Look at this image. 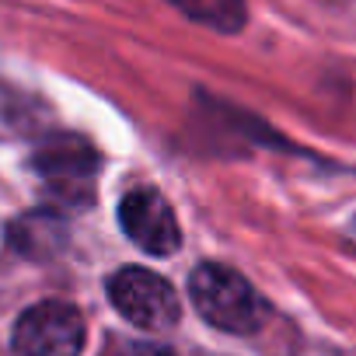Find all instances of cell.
<instances>
[{"instance_id":"1","label":"cell","mask_w":356,"mask_h":356,"mask_svg":"<svg viewBox=\"0 0 356 356\" xmlns=\"http://www.w3.org/2000/svg\"><path fill=\"white\" fill-rule=\"evenodd\" d=\"M189 293L200 318L231 335H248L266 318V304L255 293V286L241 273L220 262L196 266V273L189 276Z\"/></svg>"},{"instance_id":"2","label":"cell","mask_w":356,"mask_h":356,"mask_svg":"<svg viewBox=\"0 0 356 356\" xmlns=\"http://www.w3.org/2000/svg\"><path fill=\"white\" fill-rule=\"evenodd\" d=\"M108 300L112 307L143 332H161L178 321V297L171 283L143 266H122L108 280Z\"/></svg>"},{"instance_id":"3","label":"cell","mask_w":356,"mask_h":356,"mask_svg":"<svg viewBox=\"0 0 356 356\" xmlns=\"http://www.w3.org/2000/svg\"><path fill=\"white\" fill-rule=\"evenodd\" d=\"M84 318L67 300H42L29 307L15 325L18 356H81Z\"/></svg>"},{"instance_id":"4","label":"cell","mask_w":356,"mask_h":356,"mask_svg":"<svg viewBox=\"0 0 356 356\" xmlns=\"http://www.w3.org/2000/svg\"><path fill=\"white\" fill-rule=\"evenodd\" d=\"M39 178L63 200H84L98 175V154L77 136H53L35 150Z\"/></svg>"},{"instance_id":"5","label":"cell","mask_w":356,"mask_h":356,"mask_svg":"<svg viewBox=\"0 0 356 356\" xmlns=\"http://www.w3.org/2000/svg\"><path fill=\"white\" fill-rule=\"evenodd\" d=\"M119 224L126 238L150 255H171L182 245V231H178V220L168 200L154 189H133L119 203Z\"/></svg>"},{"instance_id":"6","label":"cell","mask_w":356,"mask_h":356,"mask_svg":"<svg viewBox=\"0 0 356 356\" xmlns=\"http://www.w3.org/2000/svg\"><path fill=\"white\" fill-rule=\"evenodd\" d=\"M186 18L213 29V32H241L248 22L245 0H168Z\"/></svg>"},{"instance_id":"7","label":"cell","mask_w":356,"mask_h":356,"mask_svg":"<svg viewBox=\"0 0 356 356\" xmlns=\"http://www.w3.org/2000/svg\"><path fill=\"white\" fill-rule=\"evenodd\" d=\"M102 356H175L168 346H157V342H140V339H112L105 346Z\"/></svg>"}]
</instances>
